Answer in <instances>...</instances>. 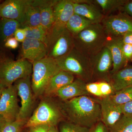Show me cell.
Instances as JSON below:
<instances>
[{
  "label": "cell",
  "instance_id": "obj_1",
  "mask_svg": "<svg viewBox=\"0 0 132 132\" xmlns=\"http://www.w3.org/2000/svg\"><path fill=\"white\" fill-rule=\"evenodd\" d=\"M64 101L61 111L69 122L90 128L101 121L100 105L97 98L85 95Z\"/></svg>",
  "mask_w": 132,
  "mask_h": 132
},
{
  "label": "cell",
  "instance_id": "obj_2",
  "mask_svg": "<svg viewBox=\"0 0 132 132\" xmlns=\"http://www.w3.org/2000/svg\"><path fill=\"white\" fill-rule=\"evenodd\" d=\"M73 36L75 48L90 59L105 46L108 39L101 23L92 24Z\"/></svg>",
  "mask_w": 132,
  "mask_h": 132
},
{
  "label": "cell",
  "instance_id": "obj_3",
  "mask_svg": "<svg viewBox=\"0 0 132 132\" xmlns=\"http://www.w3.org/2000/svg\"><path fill=\"white\" fill-rule=\"evenodd\" d=\"M61 70L71 73L86 83L92 82V69L90 58L75 48L66 55L56 59Z\"/></svg>",
  "mask_w": 132,
  "mask_h": 132
},
{
  "label": "cell",
  "instance_id": "obj_4",
  "mask_svg": "<svg viewBox=\"0 0 132 132\" xmlns=\"http://www.w3.org/2000/svg\"><path fill=\"white\" fill-rule=\"evenodd\" d=\"M31 86L36 97L43 94L45 89L52 78L61 69L55 60L46 57L33 62Z\"/></svg>",
  "mask_w": 132,
  "mask_h": 132
},
{
  "label": "cell",
  "instance_id": "obj_5",
  "mask_svg": "<svg viewBox=\"0 0 132 132\" xmlns=\"http://www.w3.org/2000/svg\"><path fill=\"white\" fill-rule=\"evenodd\" d=\"M32 72L31 62L23 59L15 61L9 57L0 64V83L8 87L18 80L31 75Z\"/></svg>",
  "mask_w": 132,
  "mask_h": 132
},
{
  "label": "cell",
  "instance_id": "obj_6",
  "mask_svg": "<svg viewBox=\"0 0 132 132\" xmlns=\"http://www.w3.org/2000/svg\"><path fill=\"white\" fill-rule=\"evenodd\" d=\"M74 13L73 2L72 0H57L54 6V22L47 31V47L66 29L69 20Z\"/></svg>",
  "mask_w": 132,
  "mask_h": 132
},
{
  "label": "cell",
  "instance_id": "obj_7",
  "mask_svg": "<svg viewBox=\"0 0 132 132\" xmlns=\"http://www.w3.org/2000/svg\"><path fill=\"white\" fill-rule=\"evenodd\" d=\"M62 115L61 111L56 106L49 102L43 101L24 126L28 128L41 125L55 126L61 120Z\"/></svg>",
  "mask_w": 132,
  "mask_h": 132
},
{
  "label": "cell",
  "instance_id": "obj_8",
  "mask_svg": "<svg viewBox=\"0 0 132 132\" xmlns=\"http://www.w3.org/2000/svg\"><path fill=\"white\" fill-rule=\"evenodd\" d=\"M102 24L108 37H121L132 32V17L123 11L105 16Z\"/></svg>",
  "mask_w": 132,
  "mask_h": 132
},
{
  "label": "cell",
  "instance_id": "obj_9",
  "mask_svg": "<svg viewBox=\"0 0 132 132\" xmlns=\"http://www.w3.org/2000/svg\"><path fill=\"white\" fill-rule=\"evenodd\" d=\"M90 59L92 69V82H110L113 61L108 48L105 46L98 53Z\"/></svg>",
  "mask_w": 132,
  "mask_h": 132
},
{
  "label": "cell",
  "instance_id": "obj_10",
  "mask_svg": "<svg viewBox=\"0 0 132 132\" xmlns=\"http://www.w3.org/2000/svg\"><path fill=\"white\" fill-rule=\"evenodd\" d=\"M14 86L21 100V107L16 120L26 124L31 114L34 103L31 75L16 80Z\"/></svg>",
  "mask_w": 132,
  "mask_h": 132
},
{
  "label": "cell",
  "instance_id": "obj_11",
  "mask_svg": "<svg viewBox=\"0 0 132 132\" xmlns=\"http://www.w3.org/2000/svg\"><path fill=\"white\" fill-rule=\"evenodd\" d=\"M17 91L14 85L3 88L0 97V114L7 122L16 120L20 111Z\"/></svg>",
  "mask_w": 132,
  "mask_h": 132
},
{
  "label": "cell",
  "instance_id": "obj_12",
  "mask_svg": "<svg viewBox=\"0 0 132 132\" xmlns=\"http://www.w3.org/2000/svg\"><path fill=\"white\" fill-rule=\"evenodd\" d=\"M74 47L73 36L66 28L48 46L47 57L56 60L68 54Z\"/></svg>",
  "mask_w": 132,
  "mask_h": 132
},
{
  "label": "cell",
  "instance_id": "obj_13",
  "mask_svg": "<svg viewBox=\"0 0 132 132\" xmlns=\"http://www.w3.org/2000/svg\"><path fill=\"white\" fill-rule=\"evenodd\" d=\"M30 0H6L0 3V17L19 21L22 26L27 6Z\"/></svg>",
  "mask_w": 132,
  "mask_h": 132
},
{
  "label": "cell",
  "instance_id": "obj_14",
  "mask_svg": "<svg viewBox=\"0 0 132 132\" xmlns=\"http://www.w3.org/2000/svg\"><path fill=\"white\" fill-rule=\"evenodd\" d=\"M47 53V46L44 43L26 38L22 44L20 59L27 60L32 63L46 57Z\"/></svg>",
  "mask_w": 132,
  "mask_h": 132
},
{
  "label": "cell",
  "instance_id": "obj_15",
  "mask_svg": "<svg viewBox=\"0 0 132 132\" xmlns=\"http://www.w3.org/2000/svg\"><path fill=\"white\" fill-rule=\"evenodd\" d=\"M73 2L74 13L85 17L93 24H100L105 15L101 10L89 0H72Z\"/></svg>",
  "mask_w": 132,
  "mask_h": 132
},
{
  "label": "cell",
  "instance_id": "obj_16",
  "mask_svg": "<svg viewBox=\"0 0 132 132\" xmlns=\"http://www.w3.org/2000/svg\"><path fill=\"white\" fill-rule=\"evenodd\" d=\"M98 99L101 106V121L109 129L123 115L120 105L114 103L109 96Z\"/></svg>",
  "mask_w": 132,
  "mask_h": 132
},
{
  "label": "cell",
  "instance_id": "obj_17",
  "mask_svg": "<svg viewBox=\"0 0 132 132\" xmlns=\"http://www.w3.org/2000/svg\"><path fill=\"white\" fill-rule=\"evenodd\" d=\"M123 44L121 37H108L105 46L109 50L112 59L113 67L111 75L128 65L123 55Z\"/></svg>",
  "mask_w": 132,
  "mask_h": 132
},
{
  "label": "cell",
  "instance_id": "obj_18",
  "mask_svg": "<svg viewBox=\"0 0 132 132\" xmlns=\"http://www.w3.org/2000/svg\"><path fill=\"white\" fill-rule=\"evenodd\" d=\"M86 83L76 78L72 82L58 90L56 95L63 101L80 96H91L86 87Z\"/></svg>",
  "mask_w": 132,
  "mask_h": 132
},
{
  "label": "cell",
  "instance_id": "obj_19",
  "mask_svg": "<svg viewBox=\"0 0 132 132\" xmlns=\"http://www.w3.org/2000/svg\"><path fill=\"white\" fill-rule=\"evenodd\" d=\"M57 1V0L33 1L40 10L41 26L47 32L54 22V6Z\"/></svg>",
  "mask_w": 132,
  "mask_h": 132
},
{
  "label": "cell",
  "instance_id": "obj_20",
  "mask_svg": "<svg viewBox=\"0 0 132 132\" xmlns=\"http://www.w3.org/2000/svg\"><path fill=\"white\" fill-rule=\"evenodd\" d=\"M75 80V76L73 74L61 70L51 79L43 94L46 96L55 94L58 90L70 84Z\"/></svg>",
  "mask_w": 132,
  "mask_h": 132
},
{
  "label": "cell",
  "instance_id": "obj_21",
  "mask_svg": "<svg viewBox=\"0 0 132 132\" xmlns=\"http://www.w3.org/2000/svg\"><path fill=\"white\" fill-rule=\"evenodd\" d=\"M110 83L114 93L126 88L132 86V66L127 65L111 75Z\"/></svg>",
  "mask_w": 132,
  "mask_h": 132
},
{
  "label": "cell",
  "instance_id": "obj_22",
  "mask_svg": "<svg viewBox=\"0 0 132 132\" xmlns=\"http://www.w3.org/2000/svg\"><path fill=\"white\" fill-rule=\"evenodd\" d=\"M86 87L90 95L98 98L111 96L114 93L113 87L110 82L97 81L87 83Z\"/></svg>",
  "mask_w": 132,
  "mask_h": 132
},
{
  "label": "cell",
  "instance_id": "obj_23",
  "mask_svg": "<svg viewBox=\"0 0 132 132\" xmlns=\"http://www.w3.org/2000/svg\"><path fill=\"white\" fill-rule=\"evenodd\" d=\"M41 26V14L39 8L33 3V0L26 7L24 21L21 28L25 27H36Z\"/></svg>",
  "mask_w": 132,
  "mask_h": 132
},
{
  "label": "cell",
  "instance_id": "obj_24",
  "mask_svg": "<svg viewBox=\"0 0 132 132\" xmlns=\"http://www.w3.org/2000/svg\"><path fill=\"white\" fill-rule=\"evenodd\" d=\"M128 0H94L93 3L100 8L105 16L112 14L113 12H120Z\"/></svg>",
  "mask_w": 132,
  "mask_h": 132
},
{
  "label": "cell",
  "instance_id": "obj_25",
  "mask_svg": "<svg viewBox=\"0 0 132 132\" xmlns=\"http://www.w3.org/2000/svg\"><path fill=\"white\" fill-rule=\"evenodd\" d=\"M92 24H93L85 17L74 13L69 20L66 28L74 36Z\"/></svg>",
  "mask_w": 132,
  "mask_h": 132
},
{
  "label": "cell",
  "instance_id": "obj_26",
  "mask_svg": "<svg viewBox=\"0 0 132 132\" xmlns=\"http://www.w3.org/2000/svg\"><path fill=\"white\" fill-rule=\"evenodd\" d=\"M21 28L20 22L15 20L1 18L0 19V39L5 42L9 38L14 36L17 29Z\"/></svg>",
  "mask_w": 132,
  "mask_h": 132
},
{
  "label": "cell",
  "instance_id": "obj_27",
  "mask_svg": "<svg viewBox=\"0 0 132 132\" xmlns=\"http://www.w3.org/2000/svg\"><path fill=\"white\" fill-rule=\"evenodd\" d=\"M26 38L34 39L44 43L47 46V32L41 26L36 27H25L23 28Z\"/></svg>",
  "mask_w": 132,
  "mask_h": 132
},
{
  "label": "cell",
  "instance_id": "obj_28",
  "mask_svg": "<svg viewBox=\"0 0 132 132\" xmlns=\"http://www.w3.org/2000/svg\"><path fill=\"white\" fill-rule=\"evenodd\" d=\"M111 100L118 105H121L132 101V86L123 88L109 96Z\"/></svg>",
  "mask_w": 132,
  "mask_h": 132
},
{
  "label": "cell",
  "instance_id": "obj_29",
  "mask_svg": "<svg viewBox=\"0 0 132 132\" xmlns=\"http://www.w3.org/2000/svg\"><path fill=\"white\" fill-rule=\"evenodd\" d=\"M108 132H132V117L123 115Z\"/></svg>",
  "mask_w": 132,
  "mask_h": 132
},
{
  "label": "cell",
  "instance_id": "obj_30",
  "mask_svg": "<svg viewBox=\"0 0 132 132\" xmlns=\"http://www.w3.org/2000/svg\"><path fill=\"white\" fill-rule=\"evenodd\" d=\"M90 128L65 121L60 126V132H89Z\"/></svg>",
  "mask_w": 132,
  "mask_h": 132
},
{
  "label": "cell",
  "instance_id": "obj_31",
  "mask_svg": "<svg viewBox=\"0 0 132 132\" xmlns=\"http://www.w3.org/2000/svg\"><path fill=\"white\" fill-rule=\"evenodd\" d=\"M26 123L16 120L13 122H7L3 127L0 132H21L22 128Z\"/></svg>",
  "mask_w": 132,
  "mask_h": 132
},
{
  "label": "cell",
  "instance_id": "obj_32",
  "mask_svg": "<svg viewBox=\"0 0 132 132\" xmlns=\"http://www.w3.org/2000/svg\"><path fill=\"white\" fill-rule=\"evenodd\" d=\"M123 55L128 63L132 62V46L124 44L122 46Z\"/></svg>",
  "mask_w": 132,
  "mask_h": 132
},
{
  "label": "cell",
  "instance_id": "obj_33",
  "mask_svg": "<svg viewBox=\"0 0 132 132\" xmlns=\"http://www.w3.org/2000/svg\"><path fill=\"white\" fill-rule=\"evenodd\" d=\"M89 132H108V129L101 121L91 128Z\"/></svg>",
  "mask_w": 132,
  "mask_h": 132
},
{
  "label": "cell",
  "instance_id": "obj_34",
  "mask_svg": "<svg viewBox=\"0 0 132 132\" xmlns=\"http://www.w3.org/2000/svg\"><path fill=\"white\" fill-rule=\"evenodd\" d=\"M120 106L123 115L132 117V101Z\"/></svg>",
  "mask_w": 132,
  "mask_h": 132
},
{
  "label": "cell",
  "instance_id": "obj_35",
  "mask_svg": "<svg viewBox=\"0 0 132 132\" xmlns=\"http://www.w3.org/2000/svg\"><path fill=\"white\" fill-rule=\"evenodd\" d=\"M50 127V126L47 125H36L29 128V132H48Z\"/></svg>",
  "mask_w": 132,
  "mask_h": 132
},
{
  "label": "cell",
  "instance_id": "obj_36",
  "mask_svg": "<svg viewBox=\"0 0 132 132\" xmlns=\"http://www.w3.org/2000/svg\"><path fill=\"white\" fill-rule=\"evenodd\" d=\"M14 37H12L7 39L4 43V45L6 47L16 49L19 46V43Z\"/></svg>",
  "mask_w": 132,
  "mask_h": 132
},
{
  "label": "cell",
  "instance_id": "obj_37",
  "mask_svg": "<svg viewBox=\"0 0 132 132\" xmlns=\"http://www.w3.org/2000/svg\"><path fill=\"white\" fill-rule=\"evenodd\" d=\"M14 36L19 42L22 43L26 39L25 31L21 28H19L16 29Z\"/></svg>",
  "mask_w": 132,
  "mask_h": 132
},
{
  "label": "cell",
  "instance_id": "obj_38",
  "mask_svg": "<svg viewBox=\"0 0 132 132\" xmlns=\"http://www.w3.org/2000/svg\"><path fill=\"white\" fill-rule=\"evenodd\" d=\"M121 11L125 12L132 17V0H128Z\"/></svg>",
  "mask_w": 132,
  "mask_h": 132
},
{
  "label": "cell",
  "instance_id": "obj_39",
  "mask_svg": "<svg viewBox=\"0 0 132 132\" xmlns=\"http://www.w3.org/2000/svg\"><path fill=\"white\" fill-rule=\"evenodd\" d=\"M121 38L124 44H128L132 46V32L126 34L121 36Z\"/></svg>",
  "mask_w": 132,
  "mask_h": 132
},
{
  "label": "cell",
  "instance_id": "obj_40",
  "mask_svg": "<svg viewBox=\"0 0 132 132\" xmlns=\"http://www.w3.org/2000/svg\"><path fill=\"white\" fill-rule=\"evenodd\" d=\"M8 57L5 54V52L2 49L0 48V64L4 60L8 58Z\"/></svg>",
  "mask_w": 132,
  "mask_h": 132
},
{
  "label": "cell",
  "instance_id": "obj_41",
  "mask_svg": "<svg viewBox=\"0 0 132 132\" xmlns=\"http://www.w3.org/2000/svg\"><path fill=\"white\" fill-rule=\"evenodd\" d=\"M7 123V122L4 117L0 114V131Z\"/></svg>",
  "mask_w": 132,
  "mask_h": 132
},
{
  "label": "cell",
  "instance_id": "obj_42",
  "mask_svg": "<svg viewBox=\"0 0 132 132\" xmlns=\"http://www.w3.org/2000/svg\"><path fill=\"white\" fill-rule=\"evenodd\" d=\"M48 132H59L57 128L55 126H50Z\"/></svg>",
  "mask_w": 132,
  "mask_h": 132
},
{
  "label": "cell",
  "instance_id": "obj_43",
  "mask_svg": "<svg viewBox=\"0 0 132 132\" xmlns=\"http://www.w3.org/2000/svg\"><path fill=\"white\" fill-rule=\"evenodd\" d=\"M4 88H5V87H4L1 83H0V97H1V95L2 92V90Z\"/></svg>",
  "mask_w": 132,
  "mask_h": 132
},
{
  "label": "cell",
  "instance_id": "obj_44",
  "mask_svg": "<svg viewBox=\"0 0 132 132\" xmlns=\"http://www.w3.org/2000/svg\"><path fill=\"white\" fill-rule=\"evenodd\" d=\"M2 2V1H0V3H1Z\"/></svg>",
  "mask_w": 132,
  "mask_h": 132
},
{
  "label": "cell",
  "instance_id": "obj_45",
  "mask_svg": "<svg viewBox=\"0 0 132 132\" xmlns=\"http://www.w3.org/2000/svg\"></svg>",
  "mask_w": 132,
  "mask_h": 132
}]
</instances>
